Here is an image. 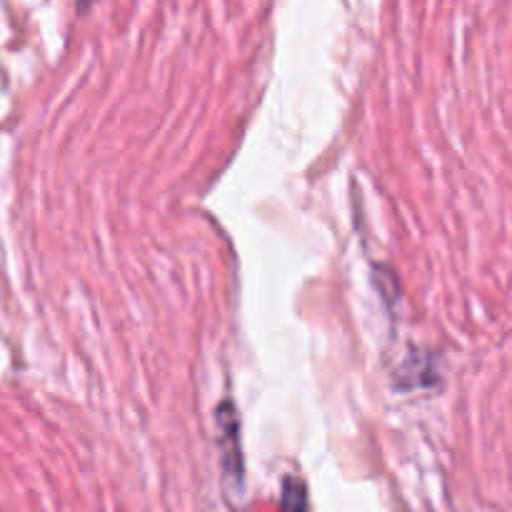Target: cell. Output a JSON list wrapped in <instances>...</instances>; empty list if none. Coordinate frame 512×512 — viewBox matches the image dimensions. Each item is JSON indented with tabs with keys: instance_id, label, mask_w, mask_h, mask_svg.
I'll return each mask as SVG.
<instances>
[{
	"instance_id": "cell-1",
	"label": "cell",
	"mask_w": 512,
	"mask_h": 512,
	"mask_svg": "<svg viewBox=\"0 0 512 512\" xmlns=\"http://www.w3.org/2000/svg\"><path fill=\"white\" fill-rule=\"evenodd\" d=\"M218 445L223 455L225 473L233 480H243V453H240V425L233 405L223 403L218 410Z\"/></svg>"
},
{
	"instance_id": "cell-2",
	"label": "cell",
	"mask_w": 512,
	"mask_h": 512,
	"mask_svg": "<svg viewBox=\"0 0 512 512\" xmlns=\"http://www.w3.org/2000/svg\"><path fill=\"white\" fill-rule=\"evenodd\" d=\"M88 3H93V0H80V5H88Z\"/></svg>"
}]
</instances>
